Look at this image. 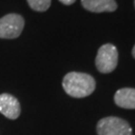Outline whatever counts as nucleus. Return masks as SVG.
<instances>
[{
  "instance_id": "obj_1",
  "label": "nucleus",
  "mask_w": 135,
  "mask_h": 135,
  "mask_svg": "<svg viewBox=\"0 0 135 135\" xmlns=\"http://www.w3.org/2000/svg\"><path fill=\"white\" fill-rule=\"evenodd\" d=\"M62 87L69 96L83 98L94 92L96 82L91 75L87 73L69 72L63 78Z\"/></svg>"
},
{
  "instance_id": "obj_4",
  "label": "nucleus",
  "mask_w": 135,
  "mask_h": 135,
  "mask_svg": "<svg viewBox=\"0 0 135 135\" xmlns=\"http://www.w3.org/2000/svg\"><path fill=\"white\" fill-rule=\"evenodd\" d=\"M24 18L19 14L10 13L0 18V38L14 39L19 37L24 29Z\"/></svg>"
},
{
  "instance_id": "obj_6",
  "label": "nucleus",
  "mask_w": 135,
  "mask_h": 135,
  "mask_svg": "<svg viewBox=\"0 0 135 135\" xmlns=\"http://www.w3.org/2000/svg\"><path fill=\"white\" fill-rule=\"evenodd\" d=\"M81 4L86 10L94 13L113 12L117 9L115 0H81Z\"/></svg>"
},
{
  "instance_id": "obj_9",
  "label": "nucleus",
  "mask_w": 135,
  "mask_h": 135,
  "mask_svg": "<svg viewBox=\"0 0 135 135\" xmlns=\"http://www.w3.org/2000/svg\"><path fill=\"white\" fill-rule=\"evenodd\" d=\"M59 1L64 5H71V4H73L76 0H59Z\"/></svg>"
},
{
  "instance_id": "obj_11",
  "label": "nucleus",
  "mask_w": 135,
  "mask_h": 135,
  "mask_svg": "<svg viewBox=\"0 0 135 135\" xmlns=\"http://www.w3.org/2000/svg\"><path fill=\"white\" fill-rule=\"evenodd\" d=\"M134 5H135V0H134Z\"/></svg>"
},
{
  "instance_id": "obj_8",
  "label": "nucleus",
  "mask_w": 135,
  "mask_h": 135,
  "mask_svg": "<svg viewBox=\"0 0 135 135\" xmlns=\"http://www.w3.org/2000/svg\"><path fill=\"white\" fill-rule=\"evenodd\" d=\"M29 7L34 11L44 12L48 9L51 4V0H27Z\"/></svg>"
},
{
  "instance_id": "obj_5",
  "label": "nucleus",
  "mask_w": 135,
  "mask_h": 135,
  "mask_svg": "<svg viewBox=\"0 0 135 135\" xmlns=\"http://www.w3.org/2000/svg\"><path fill=\"white\" fill-rule=\"evenodd\" d=\"M21 112L20 103L17 98L8 93L0 94V113L8 119L18 118Z\"/></svg>"
},
{
  "instance_id": "obj_7",
  "label": "nucleus",
  "mask_w": 135,
  "mask_h": 135,
  "mask_svg": "<svg viewBox=\"0 0 135 135\" xmlns=\"http://www.w3.org/2000/svg\"><path fill=\"white\" fill-rule=\"evenodd\" d=\"M114 102L117 106L124 109H135V88H121L114 95Z\"/></svg>"
},
{
  "instance_id": "obj_2",
  "label": "nucleus",
  "mask_w": 135,
  "mask_h": 135,
  "mask_svg": "<svg viewBox=\"0 0 135 135\" xmlns=\"http://www.w3.org/2000/svg\"><path fill=\"white\" fill-rule=\"evenodd\" d=\"M98 135H132V128L126 120L108 116L98 121L96 126Z\"/></svg>"
},
{
  "instance_id": "obj_10",
  "label": "nucleus",
  "mask_w": 135,
  "mask_h": 135,
  "mask_svg": "<svg viewBox=\"0 0 135 135\" xmlns=\"http://www.w3.org/2000/svg\"><path fill=\"white\" fill-rule=\"evenodd\" d=\"M132 56L135 58V45L133 46V48H132Z\"/></svg>"
},
{
  "instance_id": "obj_3",
  "label": "nucleus",
  "mask_w": 135,
  "mask_h": 135,
  "mask_svg": "<svg viewBox=\"0 0 135 135\" xmlns=\"http://www.w3.org/2000/svg\"><path fill=\"white\" fill-rule=\"evenodd\" d=\"M118 63V51L113 44H104L98 49L95 65L98 71L101 73L112 72Z\"/></svg>"
}]
</instances>
